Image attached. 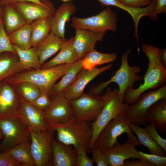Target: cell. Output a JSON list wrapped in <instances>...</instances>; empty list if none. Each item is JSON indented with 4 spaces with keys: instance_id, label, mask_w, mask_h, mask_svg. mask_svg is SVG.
I'll list each match as a JSON object with an SVG mask.
<instances>
[{
    "instance_id": "1",
    "label": "cell",
    "mask_w": 166,
    "mask_h": 166,
    "mask_svg": "<svg viewBox=\"0 0 166 166\" xmlns=\"http://www.w3.org/2000/svg\"><path fill=\"white\" fill-rule=\"evenodd\" d=\"M141 49L148 59V68L143 76V83L136 88H129L126 91L124 101L128 105L134 103L145 92L156 89L166 83V68L160 61L161 49L146 44L143 45Z\"/></svg>"
},
{
    "instance_id": "2",
    "label": "cell",
    "mask_w": 166,
    "mask_h": 166,
    "mask_svg": "<svg viewBox=\"0 0 166 166\" xmlns=\"http://www.w3.org/2000/svg\"><path fill=\"white\" fill-rule=\"evenodd\" d=\"M49 127L56 132L57 141L73 146L75 150H83L88 152L92 135L89 122L74 116L65 122Z\"/></svg>"
},
{
    "instance_id": "3",
    "label": "cell",
    "mask_w": 166,
    "mask_h": 166,
    "mask_svg": "<svg viewBox=\"0 0 166 166\" xmlns=\"http://www.w3.org/2000/svg\"><path fill=\"white\" fill-rule=\"evenodd\" d=\"M104 102L103 108L96 120L91 123L92 135L88 152L94 145L99 133L112 120L123 115L128 105L122 101L119 95L118 89H112L109 87L102 96Z\"/></svg>"
},
{
    "instance_id": "4",
    "label": "cell",
    "mask_w": 166,
    "mask_h": 166,
    "mask_svg": "<svg viewBox=\"0 0 166 166\" xmlns=\"http://www.w3.org/2000/svg\"><path fill=\"white\" fill-rule=\"evenodd\" d=\"M131 49L127 50L121 58V65L115 73L107 81L98 83L89 91V93L98 95L101 93L112 82L117 83L119 86V93L122 101L124 102V96L129 88H133L135 82L143 80V77L138 74L141 69L138 65L130 66L128 57Z\"/></svg>"
},
{
    "instance_id": "5",
    "label": "cell",
    "mask_w": 166,
    "mask_h": 166,
    "mask_svg": "<svg viewBox=\"0 0 166 166\" xmlns=\"http://www.w3.org/2000/svg\"><path fill=\"white\" fill-rule=\"evenodd\" d=\"M73 64H63L45 69H34L15 75L10 81L18 85L23 82H29L37 86L41 92L48 93L56 82L62 77Z\"/></svg>"
},
{
    "instance_id": "6",
    "label": "cell",
    "mask_w": 166,
    "mask_h": 166,
    "mask_svg": "<svg viewBox=\"0 0 166 166\" xmlns=\"http://www.w3.org/2000/svg\"><path fill=\"white\" fill-rule=\"evenodd\" d=\"M166 99V84L154 90H149L141 94L133 104L128 105L124 116L128 121L137 124L148 123L147 112L153 104Z\"/></svg>"
},
{
    "instance_id": "7",
    "label": "cell",
    "mask_w": 166,
    "mask_h": 166,
    "mask_svg": "<svg viewBox=\"0 0 166 166\" xmlns=\"http://www.w3.org/2000/svg\"><path fill=\"white\" fill-rule=\"evenodd\" d=\"M0 128L3 139L0 144L1 150H7L19 144L30 142V130L18 115L0 118Z\"/></svg>"
},
{
    "instance_id": "8",
    "label": "cell",
    "mask_w": 166,
    "mask_h": 166,
    "mask_svg": "<svg viewBox=\"0 0 166 166\" xmlns=\"http://www.w3.org/2000/svg\"><path fill=\"white\" fill-rule=\"evenodd\" d=\"M130 123L123 115L114 118L101 131L94 145L104 151L118 143L117 137L126 133L128 138L132 140L138 146H140V144L130 128Z\"/></svg>"
},
{
    "instance_id": "9",
    "label": "cell",
    "mask_w": 166,
    "mask_h": 166,
    "mask_svg": "<svg viewBox=\"0 0 166 166\" xmlns=\"http://www.w3.org/2000/svg\"><path fill=\"white\" fill-rule=\"evenodd\" d=\"M117 17V14L109 6L95 15L83 18L73 17L71 26L75 29L88 30L98 32L108 30L116 31Z\"/></svg>"
},
{
    "instance_id": "10",
    "label": "cell",
    "mask_w": 166,
    "mask_h": 166,
    "mask_svg": "<svg viewBox=\"0 0 166 166\" xmlns=\"http://www.w3.org/2000/svg\"><path fill=\"white\" fill-rule=\"evenodd\" d=\"M30 130L31 150L35 165L52 166V140L54 131L50 128L40 133Z\"/></svg>"
},
{
    "instance_id": "11",
    "label": "cell",
    "mask_w": 166,
    "mask_h": 166,
    "mask_svg": "<svg viewBox=\"0 0 166 166\" xmlns=\"http://www.w3.org/2000/svg\"><path fill=\"white\" fill-rule=\"evenodd\" d=\"M74 116L88 122H93L103 108L102 96L83 93L78 98L70 101Z\"/></svg>"
},
{
    "instance_id": "12",
    "label": "cell",
    "mask_w": 166,
    "mask_h": 166,
    "mask_svg": "<svg viewBox=\"0 0 166 166\" xmlns=\"http://www.w3.org/2000/svg\"><path fill=\"white\" fill-rule=\"evenodd\" d=\"M45 121L49 127L64 123L75 116L70 101L62 92L52 97L49 106L43 111Z\"/></svg>"
},
{
    "instance_id": "13",
    "label": "cell",
    "mask_w": 166,
    "mask_h": 166,
    "mask_svg": "<svg viewBox=\"0 0 166 166\" xmlns=\"http://www.w3.org/2000/svg\"><path fill=\"white\" fill-rule=\"evenodd\" d=\"M112 64L101 67H95L90 70L82 68L72 83L63 92L65 97L69 101L76 99L84 93L86 85L102 73L110 69Z\"/></svg>"
},
{
    "instance_id": "14",
    "label": "cell",
    "mask_w": 166,
    "mask_h": 166,
    "mask_svg": "<svg viewBox=\"0 0 166 166\" xmlns=\"http://www.w3.org/2000/svg\"><path fill=\"white\" fill-rule=\"evenodd\" d=\"M136 146L132 140L128 138L123 144H120L118 142L103 151L108 166H123L124 161L130 158L141 159L136 149Z\"/></svg>"
},
{
    "instance_id": "15",
    "label": "cell",
    "mask_w": 166,
    "mask_h": 166,
    "mask_svg": "<svg viewBox=\"0 0 166 166\" xmlns=\"http://www.w3.org/2000/svg\"><path fill=\"white\" fill-rule=\"evenodd\" d=\"M17 115L29 130L34 132L40 133L49 128L44 119L43 111L25 101H22Z\"/></svg>"
},
{
    "instance_id": "16",
    "label": "cell",
    "mask_w": 166,
    "mask_h": 166,
    "mask_svg": "<svg viewBox=\"0 0 166 166\" xmlns=\"http://www.w3.org/2000/svg\"><path fill=\"white\" fill-rule=\"evenodd\" d=\"M73 45L78 60L89 51L95 49L98 41H101L105 32H98L89 30L76 29Z\"/></svg>"
},
{
    "instance_id": "17",
    "label": "cell",
    "mask_w": 166,
    "mask_h": 166,
    "mask_svg": "<svg viewBox=\"0 0 166 166\" xmlns=\"http://www.w3.org/2000/svg\"><path fill=\"white\" fill-rule=\"evenodd\" d=\"M101 5L107 6H115L128 12L132 17L135 27L134 36L137 40H138V26L139 21L143 17L148 16L151 18L155 20L158 15L154 12L156 0H152L149 5L140 8H135L129 7L116 0H97Z\"/></svg>"
},
{
    "instance_id": "18",
    "label": "cell",
    "mask_w": 166,
    "mask_h": 166,
    "mask_svg": "<svg viewBox=\"0 0 166 166\" xmlns=\"http://www.w3.org/2000/svg\"><path fill=\"white\" fill-rule=\"evenodd\" d=\"M11 5L21 14L27 23L29 24L38 19L50 18L55 12L53 7L50 3L43 6L32 2H24Z\"/></svg>"
},
{
    "instance_id": "19",
    "label": "cell",
    "mask_w": 166,
    "mask_h": 166,
    "mask_svg": "<svg viewBox=\"0 0 166 166\" xmlns=\"http://www.w3.org/2000/svg\"><path fill=\"white\" fill-rule=\"evenodd\" d=\"M75 5L65 2L59 6L50 18L51 30L58 37L65 39L66 23L76 11Z\"/></svg>"
},
{
    "instance_id": "20",
    "label": "cell",
    "mask_w": 166,
    "mask_h": 166,
    "mask_svg": "<svg viewBox=\"0 0 166 166\" xmlns=\"http://www.w3.org/2000/svg\"><path fill=\"white\" fill-rule=\"evenodd\" d=\"M52 166H75L77 153L72 146L52 140Z\"/></svg>"
},
{
    "instance_id": "21",
    "label": "cell",
    "mask_w": 166,
    "mask_h": 166,
    "mask_svg": "<svg viewBox=\"0 0 166 166\" xmlns=\"http://www.w3.org/2000/svg\"><path fill=\"white\" fill-rule=\"evenodd\" d=\"M65 39L58 37L51 30L46 37L35 47L41 66L60 50Z\"/></svg>"
},
{
    "instance_id": "22",
    "label": "cell",
    "mask_w": 166,
    "mask_h": 166,
    "mask_svg": "<svg viewBox=\"0 0 166 166\" xmlns=\"http://www.w3.org/2000/svg\"><path fill=\"white\" fill-rule=\"evenodd\" d=\"M73 37L63 42L58 53L42 65L45 69L63 64H73L78 60L73 45Z\"/></svg>"
},
{
    "instance_id": "23",
    "label": "cell",
    "mask_w": 166,
    "mask_h": 166,
    "mask_svg": "<svg viewBox=\"0 0 166 166\" xmlns=\"http://www.w3.org/2000/svg\"><path fill=\"white\" fill-rule=\"evenodd\" d=\"M2 5V19L8 35L27 23L22 15L13 5L8 3Z\"/></svg>"
},
{
    "instance_id": "24",
    "label": "cell",
    "mask_w": 166,
    "mask_h": 166,
    "mask_svg": "<svg viewBox=\"0 0 166 166\" xmlns=\"http://www.w3.org/2000/svg\"><path fill=\"white\" fill-rule=\"evenodd\" d=\"M17 101L15 94L9 85H5L0 90V118L17 115Z\"/></svg>"
},
{
    "instance_id": "25",
    "label": "cell",
    "mask_w": 166,
    "mask_h": 166,
    "mask_svg": "<svg viewBox=\"0 0 166 166\" xmlns=\"http://www.w3.org/2000/svg\"><path fill=\"white\" fill-rule=\"evenodd\" d=\"M117 57L115 52L105 53L94 49L87 53L81 59L82 68L90 70L98 65L111 63L116 60Z\"/></svg>"
},
{
    "instance_id": "26",
    "label": "cell",
    "mask_w": 166,
    "mask_h": 166,
    "mask_svg": "<svg viewBox=\"0 0 166 166\" xmlns=\"http://www.w3.org/2000/svg\"><path fill=\"white\" fill-rule=\"evenodd\" d=\"M148 122L154 125L156 128L165 131L166 99L160 100L152 105L147 112Z\"/></svg>"
},
{
    "instance_id": "27",
    "label": "cell",
    "mask_w": 166,
    "mask_h": 166,
    "mask_svg": "<svg viewBox=\"0 0 166 166\" xmlns=\"http://www.w3.org/2000/svg\"><path fill=\"white\" fill-rule=\"evenodd\" d=\"M130 128L137 136L140 144L147 148L151 153L166 156V152L151 137L144 128L138 124L130 123Z\"/></svg>"
},
{
    "instance_id": "28",
    "label": "cell",
    "mask_w": 166,
    "mask_h": 166,
    "mask_svg": "<svg viewBox=\"0 0 166 166\" xmlns=\"http://www.w3.org/2000/svg\"><path fill=\"white\" fill-rule=\"evenodd\" d=\"M19 61L24 69H41L39 59L35 47H31L27 49H23L13 45Z\"/></svg>"
},
{
    "instance_id": "29",
    "label": "cell",
    "mask_w": 166,
    "mask_h": 166,
    "mask_svg": "<svg viewBox=\"0 0 166 166\" xmlns=\"http://www.w3.org/2000/svg\"><path fill=\"white\" fill-rule=\"evenodd\" d=\"M6 152L11 156L21 166L35 165L30 148V142L14 146Z\"/></svg>"
},
{
    "instance_id": "30",
    "label": "cell",
    "mask_w": 166,
    "mask_h": 166,
    "mask_svg": "<svg viewBox=\"0 0 166 166\" xmlns=\"http://www.w3.org/2000/svg\"><path fill=\"white\" fill-rule=\"evenodd\" d=\"M50 18V17L41 18L30 24L31 29L32 47H36L46 37L51 31Z\"/></svg>"
},
{
    "instance_id": "31",
    "label": "cell",
    "mask_w": 166,
    "mask_h": 166,
    "mask_svg": "<svg viewBox=\"0 0 166 166\" xmlns=\"http://www.w3.org/2000/svg\"><path fill=\"white\" fill-rule=\"evenodd\" d=\"M82 68L81 59L78 60L73 63L70 69L62 76L61 80L53 85L49 95H51L53 97L63 92L72 83Z\"/></svg>"
},
{
    "instance_id": "32",
    "label": "cell",
    "mask_w": 166,
    "mask_h": 166,
    "mask_svg": "<svg viewBox=\"0 0 166 166\" xmlns=\"http://www.w3.org/2000/svg\"><path fill=\"white\" fill-rule=\"evenodd\" d=\"M23 69L16 57L2 53L0 55V81Z\"/></svg>"
},
{
    "instance_id": "33",
    "label": "cell",
    "mask_w": 166,
    "mask_h": 166,
    "mask_svg": "<svg viewBox=\"0 0 166 166\" xmlns=\"http://www.w3.org/2000/svg\"><path fill=\"white\" fill-rule=\"evenodd\" d=\"M31 32L30 24L26 23L8 35L12 44L23 49H27L32 47Z\"/></svg>"
},
{
    "instance_id": "34",
    "label": "cell",
    "mask_w": 166,
    "mask_h": 166,
    "mask_svg": "<svg viewBox=\"0 0 166 166\" xmlns=\"http://www.w3.org/2000/svg\"><path fill=\"white\" fill-rule=\"evenodd\" d=\"M19 92L25 101L32 103L40 94L41 90L34 84L29 82H23L18 84Z\"/></svg>"
},
{
    "instance_id": "35",
    "label": "cell",
    "mask_w": 166,
    "mask_h": 166,
    "mask_svg": "<svg viewBox=\"0 0 166 166\" xmlns=\"http://www.w3.org/2000/svg\"><path fill=\"white\" fill-rule=\"evenodd\" d=\"M4 52L16 53L8 35L5 31L1 17L0 21V55Z\"/></svg>"
},
{
    "instance_id": "36",
    "label": "cell",
    "mask_w": 166,
    "mask_h": 166,
    "mask_svg": "<svg viewBox=\"0 0 166 166\" xmlns=\"http://www.w3.org/2000/svg\"><path fill=\"white\" fill-rule=\"evenodd\" d=\"M142 159L145 160L155 166H166V157L153 154H148L140 151H138Z\"/></svg>"
},
{
    "instance_id": "37",
    "label": "cell",
    "mask_w": 166,
    "mask_h": 166,
    "mask_svg": "<svg viewBox=\"0 0 166 166\" xmlns=\"http://www.w3.org/2000/svg\"><path fill=\"white\" fill-rule=\"evenodd\" d=\"M144 128L152 138L166 152V140L159 134L154 125L151 124H144Z\"/></svg>"
},
{
    "instance_id": "38",
    "label": "cell",
    "mask_w": 166,
    "mask_h": 166,
    "mask_svg": "<svg viewBox=\"0 0 166 166\" xmlns=\"http://www.w3.org/2000/svg\"><path fill=\"white\" fill-rule=\"evenodd\" d=\"M92 155V159L97 166H108L105 155L100 148L93 145L90 150Z\"/></svg>"
},
{
    "instance_id": "39",
    "label": "cell",
    "mask_w": 166,
    "mask_h": 166,
    "mask_svg": "<svg viewBox=\"0 0 166 166\" xmlns=\"http://www.w3.org/2000/svg\"><path fill=\"white\" fill-rule=\"evenodd\" d=\"M51 102L49 94L41 92L40 95L31 104L36 108L44 111L49 106Z\"/></svg>"
},
{
    "instance_id": "40",
    "label": "cell",
    "mask_w": 166,
    "mask_h": 166,
    "mask_svg": "<svg viewBox=\"0 0 166 166\" xmlns=\"http://www.w3.org/2000/svg\"><path fill=\"white\" fill-rule=\"evenodd\" d=\"M77 158L75 166H93L94 163L92 158L87 155V152L83 150H75Z\"/></svg>"
},
{
    "instance_id": "41",
    "label": "cell",
    "mask_w": 166,
    "mask_h": 166,
    "mask_svg": "<svg viewBox=\"0 0 166 166\" xmlns=\"http://www.w3.org/2000/svg\"><path fill=\"white\" fill-rule=\"evenodd\" d=\"M0 166H21L6 152H0Z\"/></svg>"
},
{
    "instance_id": "42",
    "label": "cell",
    "mask_w": 166,
    "mask_h": 166,
    "mask_svg": "<svg viewBox=\"0 0 166 166\" xmlns=\"http://www.w3.org/2000/svg\"><path fill=\"white\" fill-rule=\"evenodd\" d=\"M152 1V0H122L121 2L129 7L140 8L149 5Z\"/></svg>"
},
{
    "instance_id": "43",
    "label": "cell",
    "mask_w": 166,
    "mask_h": 166,
    "mask_svg": "<svg viewBox=\"0 0 166 166\" xmlns=\"http://www.w3.org/2000/svg\"><path fill=\"white\" fill-rule=\"evenodd\" d=\"M138 160H126L123 166H155L150 162L142 159Z\"/></svg>"
},
{
    "instance_id": "44",
    "label": "cell",
    "mask_w": 166,
    "mask_h": 166,
    "mask_svg": "<svg viewBox=\"0 0 166 166\" xmlns=\"http://www.w3.org/2000/svg\"><path fill=\"white\" fill-rule=\"evenodd\" d=\"M156 15L166 12V0H156L154 8Z\"/></svg>"
},
{
    "instance_id": "45",
    "label": "cell",
    "mask_w": 166,
    "mask_h": 166,
    "mask_svg": "<svg viewBox=\"0 0 166 166\" xmlns=\"http://www.w3.org/2000/svg\"><path fill=\"white\" fill-rule=\"evenodd\" d=\"M27 2L36 3L43 6L47 5L48 3L42 2L40 0H6L5 3H8L10 4L20 2Z\"/></svg>"
},
{
    "instance_id": "46",
    "label": "cell",
    "mask_w": 166,
    "mask_h": 166,
    "mask_svg": "<svg viewBox=\"0 0 166 166\" xmlns=\"http://www.w3.org/2000/svg\"><path fill=\"white\" fill-rule=\"evenodd\" d=\"M160 61L163 65L166 68V49H161Z\"/></svg>"
},
{
    "instance_id": "47",
    "label": "cell",
    "mask_w": 166,
    "mask_h": 166,
    "mask_svg": "<svg viewBox=\"0 0 166 166\" xmlns=\"http://www.w3.org/2000/svg\"><path fill=\"white\" fill-rule=\"evenodd\" d=\"M2 6L0 3V19L2 17Z\"/></svg>"
},
{
    "instance_id": "48",
    "label": "cell",
    "mask_w": 166,
    "mask_h": 166,
    "mask_svg": "<svg viewBox=\"0 0 166 166\" xmlns=\"http://www.w3.org/2000/svg\"><path fill=\"white\" fill-rule=\"evenodd\" d=\"M6 0H0V3L1 5L4 4L5 3Z\"/></svg>"
},
{
    "instance_id": "49",
    "label": "cell",
    "mask_w": 166,
    "mask_h": 166,
    "mask_svg": "<svg viewBox=\"0 0 166 166\" xmlns=\"http://www.w3.org/2000/svg\"><path fill=\"white\" fill-rule=\"evenodd\" d=\"M2 138H3L2 134L1 131V130L0 128V140Z\"/></svg>"
},
{
    "instance_id": "50",
    "label": "cell",
    "mask_w": 166,
    "mask_h": 166,
    "mask_svg": "<svg viewBox=\"0 0 166 166\" xmlns=\"http://www.w3.org/2000/svg\"><path fill=\"white\" fill-rule=\"evenodd\" d=\"M63 2H67L68 1H69L71 0H61Z\"/></svg>"
},
{
    "instance_id": "51",
    "label": "cell",
    "mask_w": 166,
    "mask_h": 166,
    "mask_svg": "<svg viewBox=\"0 0 166 166\" xmlns=\"http://www.w3.org/2000/svg\"><path fill=\"white\" fill-rule=\"evenodd\" d=\"M117 1H119V2H121V1L122 0H116Z\"/></svg>"
},
{
    "instance_id": "52",
    "label": "cell",
    "mask_w": 166,
    "mask_h": 166,
    "mask_svg": "<svg viewBox=\"0 0 166 166\" xmlns=\"http://www.w3.org/2000/svg\"><path fill=\"white\" fill-rule=\"evenodd\" d=\"M1 86L0 85V90Z\"/></svg>"
},
{
    "instance_id": "53",
    "label": "cell",
    "mask_w": 166,
    "mask_h": 166,
    "mask_svg": "<svg viewBox=\"0 0 166 166\" xmlns=\"http://www.w3.org/2000/svg\"><path fill=\"white\" fill-rule=\"evenodd\" d=\"M0 19H1V18H0Z\"/></svg>"
}]
</instances>
